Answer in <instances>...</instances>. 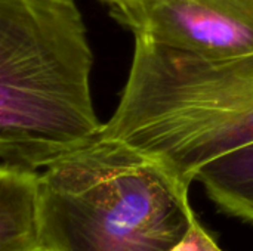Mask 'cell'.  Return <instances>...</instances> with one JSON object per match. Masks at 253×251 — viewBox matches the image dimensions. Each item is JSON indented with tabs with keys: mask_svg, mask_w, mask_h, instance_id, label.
Returning <instances> with one entry per match:
<instances>
[{
	"mask_svg": "<svg viewBox=\"0 0 253 251\" xmlns=\"http://www.w3.org/2000/svg\"><path fill=\"white\" fill-rule=\"evenodd\" d=\"M93 52L77 0H0V158L39 169L90 141Z\"/></svg>",
	"mask_w": 253,
	"mask_h": 251,
	"instance_id": "2",
	"label": "cell"
},
{
	"mask_svg": "<svg viewBox=\"0 0 253 251\" xmlns=\"http://www.w3.org/2000/svg\"><path fill=\"white\" fill-rule=\"evenodd\" d=\"M196 217L190 191L98 133L39 173L40 251H170Z\"/></svg>",
	"mask_w": 253,
	"mask_h": 251,
	"instance_id": "3",
	"label": "cell"
},
{
	"mask_svg": "<svg viewBox=\"0 0 253 251\" xmlns=\"http://www.w3.org/2000/svg\"><path fill=\"white\" fill-rule=\"evenodd\" d=\"M98 135L190 191L205 166L253 143V53L206 61L135 38L120 102Z\"/></svg>",
	"mask_w": 253,
	"mask_h": 251,
	"instance_id": "1",
	"label": "cell"
},
{
	"mask_svg": "<svg viewBox=\"0 0 253 251\" xmlns=\"http://www.w3.org/2000/svg\"><path fill=\"white\" fill-rule=\"evenodd\" d=\"M170 251H224L213 235L196 217L184 238Z\"/></svg>",
	"mask_w": 253,
	"mask_h": 251,
	"instance_id": "7",
	"label": "cell"
},
{
	"mask_svg": "<svg viewBox=\"0 0 253 251\" xmlns=\"http://www.w3.org/2000/svg\"><path fill=\"white\" fill-rule=\"evenodd\" d=\"M0 251H40L39 173L0 164Z\"/></svg>",
	"mask_w": 253,
	"mask_h": 251,
	"instance_id": "5",
	"label": "cell"
},
{
	"mask_svg": "<svg viewBox=\"0 0 253 251\" xmlns=\"http://www.w3.org/2000/svg\"><path fill=\"white\" fill-rule=\"evenodd\" d=\"M99 1L104 3L110 9V15L113 16V15H117V13H122L135 7L144 0H99Z\"/></svg>",
	"mask_w": 253,
	"mask_h": 251,
	"instance_id": "8",
	"label": "cell"
},
{
	"mask_svg": "<svg viewBox=\"0 0 253 251\" xmlns=\"http://www.w3.org/2000/svg\"><path fill=\"white\" fill-rule=\"evenodd\" d=\"M194 182L219 213L253 223V143L209 163Z\"/></svg>",
	"mask_w": 253,
	"mask_h": 251,
	"instance_id": "6",
	"label": "cell"
},
{
	"mask_svg": "<svg viewBox=\"0 0 253 251\" xmlns=\"http://www.w3.org/2000/svg\"><path fill=\"white\" fill-rule=\"evenodd\" d=\"M133 38L222 61L253 53V0H144L113 15Z\"/></svg>",
	"mask_w": 253,
	"mask_h": 251,
	"instance_id": "4",
	"label": "cell"
}]
</instances>
